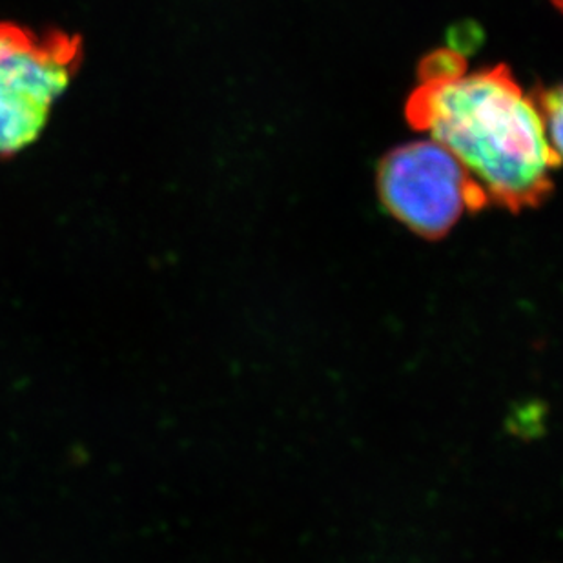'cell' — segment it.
Returning <instances> with one entry per match:
<instances>
[{
    "label": "cell",
    "instance_id": "3",
    "mask_svg": "<svg viewBox=\"0 0 563 563\" xmlns=\"http://www.w3.org/2000/svg\"><path fill=\"white\" fill-rule=\"evenodd\" d=\"M383 207L426 240L451 232L463 213L489 202L462 163L434 139L394 148L377 168Z\"/></svg>",
    "mask_w": 563,
    "mask_h": 563
},
{
    "label": "cell",
    "instance_id": "4",
    "mask_svg": "<svg viewBox=\"0 0 563 563\" xmlns=\"http://www.w3.org/2000/svg\"><path fill=\"white\" fill-rule=\"evenodd\" d=\"M542 118L543 132L554 152L562 155V90H542L534 97Z\"/></svg>",
    "mask_w": 563,
    "mask_h": 563
},
{
    "label": "cell",
    "instance_id": "5",
    "mask_svg": "<svg viewBox=\"0 0 563 563\" xmlns=\"http://www.w3.org/2000/svg\"><path fill=\"white\" fill-rule=\"evenodd\" d=\"M462 74H465V60L457 52L441 49L421 63V82L452 79Z\"/></svg>",
    "mask_w": 563,
    "mask_h": 563
},
{
    "label": "cell",
    "instance_id": "2",
    "mask_svg": "<svg viewBox=\"0 0 563 563\" xmlns=\"http://www.w3.org/2000/svg\"><path fill=\"white\" fill-rule=\"evenodd\" d=\"M82 59L80 35L0 22V157L37 143Z\"/></svg>",
    "mask_w": 563,
    "mask_h": 563
},
{
    "label": "cell",
    "instance_id": "1",
    "mask_svg": "<svg viewBox=\"0 0 563 563\" xmlns=\"http://www.w3.org/2000/svg\"><path fill=\"white\" fill-rule=\"evenodd\" d=\"M405 112L462 163L489 201L510 212L537 207L553 190L560 154L548 143L534 97L507 66L421 82Z\"/></svg>",
    "mask_w": 563,
    "mask_h": 563
}]
</instances>
